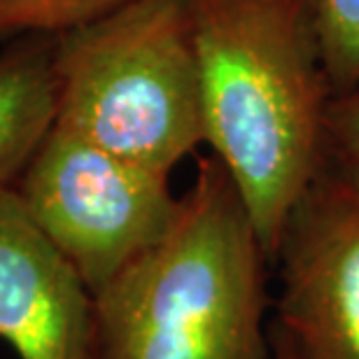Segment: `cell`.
<instances>
[{"label":"cell","mask_w":359,"mask_h":359,"mask_svg":"<svg viewBox=\"0 0 359 359\" xmlns=\"http://www.w3.org/2000/svg\"><path fill=\"white\" fill-rule=\"evenodd\" d=\"M205 142L238 187L271 266L318 175L334 89L313 0H187Z\"/></svg>","instance_id":"1"},{"label":"cell","mask_w":359,"mask_h":359,"mask_svg":"<svg viewBox=\"0 0 359 359\" xmlns=\"http://www.w3.org/2000/svg\"><path fill=\"white\" fill-rule=\"evenodd\" d=\"M269 257L215 154L168 231L93 297L91 359H271Z\"/></svg>","instance_id":"2"},{"label":"cell","mask_w":359,"mask_h":359,"mask_svg":"<svg viewBox=\"0 0 359 359\" xmlns=\"http://www.w3.org/2000/svg\"><path fill=\"white\" fill-rule=\"evenodd\" d=\"M54 126L168 175L205 142L187 0H133L54 35Z\"/></svg>","instance_id":"3"},{"label":"cell","mask_w":359,"mask_h":359,"mask_svg":"<svg viewBox=\"0 0 359 359\" xmlns=\"http://www.w3.org/2000/svg\"><path fill=\"white\" fill-rule=\"evenodd\" d=\"M14 191L91 297L168 231L180 196L170 177L52 126Z\"/></svg>","instance_id":"4"},{"label":"cell","mask_w":359,"mask_h":359,"mask_svg":"<svg viewBox=\"0 0 359 359\" xmlns=\"http://www.w3.org/2000/svg\"><path fill=\"white\" fill-rule=\"evenodd\" d=\"M269 332L294 359H359V191L318 170L278 241Z\"/></svg>","instance_id":"5"},{"label":"cell","mask_w":359,"mask_h":359,"mask_svg":"<svg viewBox=\"0 0 359 359\" xmlns=\"http://www.w3.org/2000/svg\"><path fill=\"white\" fill-rule=\"evenodd\" d=\"M0 339L21 359H91L93 297L12 189H0Z\"/></svg>","instance_id":"6"},{"label":"cell","mask_w":359,"mask_h":359,"mask_svg":"<svg viewBox=\"0 0 359 359\" xmlns=\"http://www.w3.org/2000/svg\"><path fill=\"white\" fill-rule=\"evenodd\" d=\"M54 119V38L12 40L0 54V189L17 184Z\"/></svg>","instance_id":"7"},{"label":"cell","mask_w":359,"mask_h":359,"mask_svg":"<svg viewBox=\"0 0 359 359\" xmlns=\"http://www.w3.org/2000/svg\"><path fill=\"white\" fill-rule=\"evenodd\" d=\"M133 0H0V40L61 35L103 19Z\"/></svg>","instance_id":"8"},{"label":"cell","mask_w":359,"mask_h":359,"mask_svg":"<svg viewBox=\"0 0 359 359\" xmlns=\"http://www.w3.org/2000/svg\"><path fill=\"white\" fill-rule=\"evenodd\" d=\"M313 10L334 93L359 87V0H313Z\"/></svg>","instance_id":"9"},{"label":"cell","mask_w":359,"mask_h":359,"mask_svg":"<svg viewBox=\"0 0 359 359\" xmlns=\"http://www.w3.org/2000/svg\"><path fill=\"white\" fill-rule=\"evenodd\" d=\"M320 170L359 191V87L329 98Z\"/></svg>","instance_id":"10"},{"label":"cell","mask_w":359,"mask_h":359,"mask_svg":"<svg viewBox=\"0 0 359 359\" xmlns=\"http://www.w3.org/2000/svg\"><path fill=\"white\" fill-rule=\"evenodd\" d=\"M269 339H271V359H294L292 353L287 350V346L278 339V336H273L269 332Z\"/></svg>","instance_id":"11"}]
</instances>
